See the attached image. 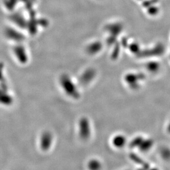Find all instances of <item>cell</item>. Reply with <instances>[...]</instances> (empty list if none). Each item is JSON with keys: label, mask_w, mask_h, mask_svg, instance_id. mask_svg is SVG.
I'll use <instances>...</instances> for the list:
<instances>
[{"label": "cell", "mask_w": 170, "mask_h": 170, "mask_svg": "<svg viewBox=\"0 0 170 170\" xmlns=\"http://www.w3.org/2000/svg\"><path fill=\"white\" fill-rule=\"evenodd\" d=\"M60 83L67 95L73 99L79 98L80 94L78 88L70 76L62 75L60 79Z\"/></svg>", "instance_id": "1"}, {"label": "cell", "mask_w": 170, "mask_h": 170, "mask_svg": "<svg viewBox=\"0 0 170 170\" xmlns=\"http://www.w3.org/2000/svg\"><path fill=\"white\" fill-rule=\"evenodd\" d=\"M79 134L83 139H87L90 135V128L89 122L87 118H82L79 123Z\"/></svg>", "instance_id": "2"}, {"label": "cell", "mask_w": 170, "mask_h": 170, "mask_svg": "<svg viewBox=\"0 0 170 170\" xmlns=\"http://www.w3.org/2000/svg\"><path fill=\"white\" fill-rule=\"evenodd\" d=\"M53 141L52 135L49 132H46L42 134L40 141V145L42 150L46 151L49 149L52 145Z\"/></svg>", "instance_id": "3"}, {"label": "cell", "mask_w": 170, "mask_h": 170, "mask_svg": "<svg viewBox=\"0 0 170 170\" xmlns=\"http://www.w3.org/2000/svg\"><path fill=\"white\" fill-rule=\"evenodd\" d=\"M7 88H3L2 90L0 89V103L5 105H9L12 103V98L9 95L6 91Z\"/></svg>", "instance_id": "4"}, {"label": "cell", "mask_w": 170, "mask_h": 170, "mask_svg": "<svg viewBox=\"0 0 170 170\" xmlns=\"http://www.w3.org/2000/svg\"><path fill=\"white\" fill-rule=\"evenodd\" d=\"M94 75V72L92 70H88L85 71L81 75L80 80L83 84H87L91 81Z\"/></svg>", "instance_id": "5"}, {"label": "cell", "mask_w": 170, "mask_h": 170, "mask_svg": "<svg viewBox=\"0 0 170 170\" xmlns=\"http://www.w3.org/2000/svg\"><path fill=\"white\" fill-rule=\"evenodd\" d=\"M88 166L89 169H92V170H95V169H99L100 164L99 162L96 160H91V161L89 162Z\"/></svg>", "instance_id": "6"}]
</instances>
